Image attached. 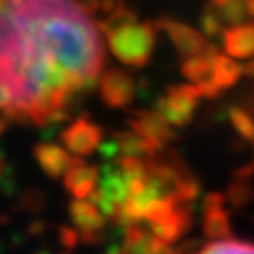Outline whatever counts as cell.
<instances>
[{
	"mask_svg": "<svg viewBox=\"0 0 254 254\" xmlns=\"http://www.w3.org/2000/svg\"><path fill=\"white\" fill-rule=\"evenodd\" d=\"M99 94L108 108H126L136 97V81L122 69H110L101 76Z\"/></svg>",
	"mask_w": 254,
	"mask_h": 254,
	"instance_id": "cell-7",
	"label": "cell"
},
{
	"mask_svg": "<svg viewBox=\"0 0 254 254\" xmlns=\"http://www.w3.org/2000/svg\"><path fill=\"white\" fill-rule=\"evenodd\" d=\"M62 254H69V253H62Z\"/></svg>",
	"mask_w": 254,
	"mask_h": 254,
	"instance_id": "cell-26",
	"label": "cell"
},
{
	"mask_svg": "<svg viewBox=\"0 0 254 254\" xmlns=\"http://www.w3.org/2000/svg\"><path fill=\"white\" fill-rule=\"evenodd\" d=\"M203 217V233L210 240H221V238L230 237L231 228L228 221V214L224 212V206L219 208H208Z\"/></svg>",
	"mask_w": 254,
	"mask_h": 254,
	"instance_id": "cell-14",
	"label": "cell"
},
{
	"mask_svg": "<svg viewBox=\"0 0 254 254\" xmlns=\"http://www.w3.org/2000/svg\"><path fill=\"white\" fill-rule=\"evenodd\" d=\"M201 28L205 30L206 36H217L219 32L222 30V16L219 12H215V9L212 7H206L205 12L201 16Z\"/></svg>",
	"mask_w": 254,
	"mask_h": 254,
	"instance_id": "cell-18",
	"label": "cell"
},
{
	"mask_svg": "<svg viewBox=\"0 0 254 254\" xmlns=\"http://www.w3.org/2000/svg\"><path fill=\"white\" fill-rule=\"evenodd\" d=\"M240 74H242V67L235 60L228 59L224 55H217L214 64V72H212V83L219 90L235 85L238 81V78H240Z\"/></svg>",
	"mask_w": 254,
	"mask_h": 254,
	"instance_id": "cell-15",
	"label": "cell"
},
{
	"mask_svg": "<svg viewBox=\"0 0 254 254\" xmlns=\"http://www.w3.org/2000/svg\"><path fill=\"white\" fill-rule=\"evenodd\" d=\"M199 97H203V95L194 83L171 85V87H168L166 94L155 101V111L173 129H182L194 117Z\"/></svg>",
	"mask_w": 254,
	"mask_h": 254,
	"instance_id": "cell-3",
	"label": "cell"
},
{
	"mask_svg": "<svg viewBox=\"0 0 254 254\" xmlns=\"http://www.w3.org/2000/svg\"><path fill=\"white\" fill-rule=\"evenodd\" d=\"M230 120L240 136L249 141H254V120L240 108H230Z\"/></svg>",
	"mask_w": 254,
	"mask_h": 254,
	"instance_id": "cell-17",
	"label": "cell"
},
{
	"mask_svg": "<svg viewBox=\"0 0 254 254\" xmlns=\"http://www.w3.org/2000/svg\"><path fill=\"white\" fill-rule=\"evenodd\" d=\"M69 217L78 230L79 240L87 246L103 242L106 230V217L88 199H72L69 203Z\"/></svg>",
	"mask_w": 254,
	"mask_h": 254,
	"instance_id": "cell-5",
	"label": "cell"
},
{
	"mask_svg": "<svg viewBox=\"0 0 254 254\" xmlns=\"http://www.w3.org/2000/svg\"><path fill=\"white\" fill-rule=\"evenodd\" d=\"M242 71L246 72V74H249V76H253V78H254V60H253V62L247 64V65L242 69Z\"/></svg>",
	"mask_w": 254,
	"mask_h": 254,
	"instance_id": "cell-24",
	"label": "cell"
},
{
	"mask_svg": "<svg viewBox=\"0 0 254 254\" xmlns=\"http://www.w3.org/2000/svg\"><path fill=\"white\" fill-rule=\"evenodd\" d=\"M34 159L50 179H59V177H64V173L69 170L74 157L69 155L57 143L43 141L34 147Z\"/></svg>",
	"mask_w": 254,
	"mask_h": 254,
	"instance_id": "cell-11",
	"label": "cell"
},
{
	"mask_svg": "<svg viewBox=\"0 0 254 254\" xmlns=\"http://www.w3.org/2000/svg\"><path fill=\"white\" fill-rule=\"evenodd\" d=\"M104 48L90 14L72 0H0V113L46 127L90 90Z\"/></svg>",
	"mask_w": 254,
	"mask_h": 254,
	"instance_id": "cell-1",
	"label": "cell"
},
{
	"mask_svg": "<svg viewBox=\"0 0 254 254\" xmlns=\"http://www.w3.org/2000/svg\"><path fill=\"white\" fill-rule=\"evenodd\" d=\"M217 55L219 53H217V50H215V46L206 44L199 53H196V55L184 60L182 74L186 76L187 79H190L196 87L210 83L212 72H214V64H215Z\"/></svg>",
	"mask_w": 254,
	"mask_h": 254,
	"instance_id": "cell-12",
	"label": "cell"
},
{
	"mask_svg": "<svg viewBox=\"0 0 254 254\" xmlns=\"http://www.w3.org/2000/svg\"><path fill=\"white\" fill-rule=\"evenodd\" d=\"M161 148L143 138L136 131H120L115 132L110 139L101 141L99 152L106 159L117 161L122 157H134V159H150L159 154Z\"/></svg>",
	"mask_w": 254,
	"mask_h": 254,
	"instance_id": "cell-4",
	"label": "cell"
},
{
	"mask_svg": "<svg viewBox=\"0 0 254 254\" xmlns=\"http://www.w3.org/2000/svg\"><path fill=\"white\" fill-rule=\"evenodd\" d=\"M155 25L154 21L138 20L117 25L103 32L106 36L111 53L122 64L131 67H145L155 48Z\"/></svg>",
	"mask_w": 254,
	"mask_h": 254,
	"instance_id": "cell-2",
	"label": "cell"
},
{
	"mask_svg": "<svg viewBox=\"0 0 254 254\" xmlns=\"http://www.w3.org/2000/svg\"><path fill=\"white\" fill-rule=\"evenodd\" d=\"M101 170L95 164H85L83 157L74 155L72 164L64 173V187L74 199L88 198L99 182Z\"/></svg>",
	"mask_w": 254,
	"mask_h": 254,
	"instance_id": "cell-8",
	"label": "cell"
},
{
	"mask_svg": "<svg viewBox=\"0 0 254 254\" xmlns=\"http://www.w3.org/2000/svg\"><path fill=\"white\" fill-rule=\"evenodd\" d=\"M64 147L78 157H88L99 148L103 141V129L92 122L88 117H79L67 126L60 134Z\"/></svg>",
	"mask_w": 254,
	"mask_h": 254,
	"instance_id": "cell-6",
	"label": "cell"
},
{
	"mask_svg": "<svg viewBox=\"0 0 254 254\" xmlns=\"http://www.w3.org/2000/svg\"><path fill=\"white\" fill-rule=\"evenodd\" d=\"M246 11L249 12V14H253V16H254V0H247Z\"/></svg>",
	"mask_w": 254,
	"mask_h": 254,
	"instance_id": "cell-25",
	"label": "cell"
},
{
	"mask_svg": "<svg viewBox=\"0 0 254 254\" xmlns=\"http://www.w3.org/2000/svg\"><path fill=\"white\" fill-rule=\"evenodd\" d=\"M59 240L67 251H72L79 242V233L76 228L71 226H60L59 228Z\"/></svg>",
	"mask_w": 254,
	"mask_h": 254,
	"instance_id": "cell-20",
	"label": "cell"
},
{
	"mask_svg": "<svg viewBox=\"0 0 254 254\" xmlns=\"http://www.w3.org/2000/svg\"><path fill=\"white\" fill-rule=\"evenodd\" d=\"M154 25L157 30L166 32V36L170 37L173 46L177 48V52L184 59L196 55V53H199L206 46L201 34L186 23H180V21L175 20H159L154 21Z\"/></svg>",
	"mask_w": 254,
	"mask_h": 254,
	"instance_id": "cell-9",
	"label": "cell"
},
{
	"mask_svg": "<svg viewBox=\"0 0 254 254\" xmlns=\"http://www.w3.org/2000/svg\"><path fill=\"white\" fill-rule=\"evenodd\" d=\"M12 170L11 166H9L7 159H5V155L0 152V187H4V189H12Z\"/></svg>",
	"mask_w": 254,
	"mask_h": 254,
	"instance_id": "cell-21",
	"label": "cell"
},
{
	"mask_svg": "<svg viewBox=\"0 0 254 254\" xmlns=\"http://www.w3.org/2000/svg\"><path fill=\"white\" fill-rule=\"evenodd\" d=\"M44 203H46V198L41 190L37 189H28L27 192H23V196L20 198V205L23 206L27 212H41L44 208Z\"/></svg>",
	"mask_w": 254,
	"mask_h": 254,
	"instance_id": "cell-19",
	"label": "cell"
},
{
	"mask_svg": "<svg viewBox=\"0 0 254 254\" xmlns=\"http://www.w3.org/2000/svg\"><path fill=\"white\" fill-rule=\"evenodd\" d=\"M104 254H124V253H122V247H120V244H111V246L104 251Z\"/></svg>",
	"mask_w": 254,
	"mask_h": 254,
	"instance_id": "cell-22",
	"label": "cell"
},
{
	"mask_svg": "<svg viewBox=\"0 0 254 254\" xmlns=\"http://www.w3.org/2000/svg\"><path fill=\"white\" fill-rule=\"evenodd\" d=\"M129 126L132 131L147 138L159 148H163L168 141L175 138V132L171 131L173 127L159 115L157 111H134V115L129 119Z\"/></svg>",
	"mask_w": 254,
	"mask_h": 254,
	"instance_id": "cell-10",
	"label": "cell"
},
{
	"mask_svg": "<svg viewBox=\"0 0 254 254\" xmlns=\"http://www.w3.org/2000/svg\"><path fill=\"white\" fill-rule=\"evenodd\" d=\"M224 50L230 57L249 59L254 55V23L237 25L224 32Z\"/></svg>",
	"mask_w": 254,
	"mask_h": 254,
	"instance_id": "cell-13",
	"label": "cell"
},
{
	"mask_svg": "<svg viewBox=\"0 0 254 254\" xmlns=\"http://www.w3.org/2000/svg\"><path fill=\"white\" fill-rule=\"evenodd\" d=\"M7 127H9V119L2 115V117H0V136L7 131Z\"/></svg>",
	"mask_w": 254,
	"mask_h": 254,
	"instance_id": "cell-23",
	"label": "cell"
},
{
	"mask_svg": "<svg viewBox=\"0 0 254 254\" xmlns=\"http://www.w3.org/2000/svg\"><path fill=\"white\" fill-rule=\"evenodd\" d=\"M194 254H254V244L221 238V240H212Z\"/></svg>",
	"mask_w": 254,
	"mask_h": 254,
	"instance_id": "cell-16",
	"label": "cell"
}]
</instances>
